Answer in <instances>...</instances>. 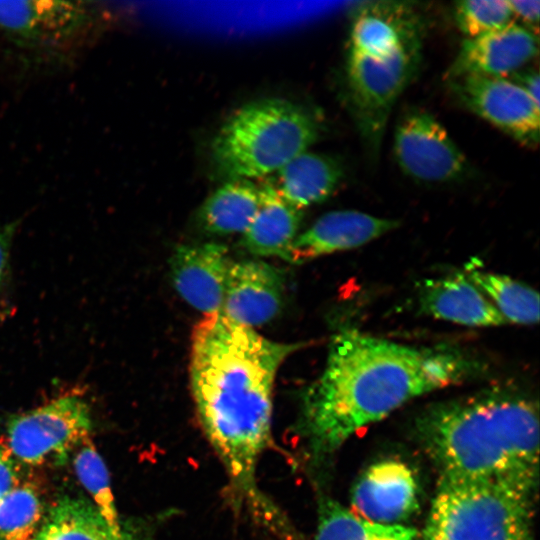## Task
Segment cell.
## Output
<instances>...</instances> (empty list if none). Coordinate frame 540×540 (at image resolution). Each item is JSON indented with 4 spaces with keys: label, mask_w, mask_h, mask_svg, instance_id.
<instances>
[{
    "label": "cell",
    "mask_w": 540,
    "mask_h": 540,
    "mask_svg": "<svg viewBox=\"0 0 540 540\" xmlns=\"http://www.w3.org/2000/svg\"><path fill=\"white\" fill-rule=\"evenodd\" d=\"M301 346L267 339L222 314L204 316L191 337L190 386L199 422L235 489L265 521L276 512L256 485V467L271 439L277 371Z\"/></svg>",
    "instance_id": "6da1fadb"
},
{
    "label": "cell",
    "mask_w": 540,
    "mask_h": 540,
    "mask_svg": "<svg viewBox=\"0 0 540 540\" xmlns=\"http://www.w3.org/2000/svg\"><path fill=\"white\" fill-rule=\"evenodd\" d=\"M477 370L475 361L452 349L342 330L330 343L323 372L303 393L299 433L309 455L323 460L358 430Z\"/></svg>",
    "instance_id": "7a4b0ae2"
},
{
    "label": "cell",
    "mask_w": 540,
    "mask_h": 540,
    "mask_svg": "<svg viewBox=\"0 0 540 540\" xmlns=\"http://www.w3.org/2000/svg\"><path fill=\"white\" fill-rule=\"evenodd\" d=\"M416 426L440 476L538 479V403L523 392L497 387L437 403Z\"/></svg>",
    "instance_id": "3957f363"
},
{
    "label": "cell",
    "mask_w": 540,
    "mask_h": 540,
    "mask_svg": "<svg viewBox=\"0 0 540 540\" xmlns=\"http://www.w3.org/2000/svg\"><path fill=\"white\" fill-rule=\"evenodd\" d=\"M537 480L440 476L421 540H533Z\"/></svg>",
    "instance_id": "277c9868"
},
{
    "label": "cell",
    "mask_w": 540,
    "mask_h": 540,
    "mask_svg": "<svg viewBox=\"0 0 540 540\" xmlns=\"http://www.w3.org/2000/svg\"><path fill=\"white\" fill-rule=\"evenodd\" d=\"M319 119L283 99L246 104L223 123L211 145L214 172L226 181L277 172L321 134Z\"/></svg>",
    "instance_id": "5b68a950"
},
{
    "label": "cell",
    "mask_w": 540,
    "mask_h": 540,
    "mask_svg": "<svg viewBox=\"0 0 540 540\" xmlns=\"http://www.w3.org/2000/svg\"><path fill=\"white\" fill-rule=\"evenodd\" d=\"M424 31L407 38L390 56L348 53L346 98L356 129L370 155L377 156L397 99L420 69Z\"/></svg>",
    "instance_id": "8992f818"
},
{
    "label": "cell",
    "mask_w": 540,
    "mask_h": 540,
    "mask_svg": "<svg viewBox=\"0 0 540 540\" xmlns=\"http://www.w3.org/2000/svg\"><path fill=\"white\" fill-rule=\"evenodd\" d=\"M87 403L76 394L58 397L11 419L5 443L14 459L39 465L62 461L89 438Z\"/></svg>",
    "instance_id": "52a82bcc"
},
{
    "label": "cell",
    "mask_w": 540,
    "mask_h": 540,
    "mask_svg": "<svg viewBox=\"0 0 540 540\" xmlns=\"http://www.w3.org/2000/svg\"><path fill=\"white\" fill-rule=\"evenodd\" d=\"M400 170L425 184L458 182L468 176L465 155L434 116L411 110L399 120L393 143Z\"/></svg>",
    "instance_id": "ba28073f"
},
{
    "label": "cell",
    "mask_w": 540,
    "mask_h": 540,
    "mask_svg": "<svg viewBox=\"0 0 540 540\" xmlns=\"http://www.w3.org/2000/svg\"><path fill=\"white\" fill-rule=\"evenodd\" d=\"M94 11L84 2L0 1V30L30 50L66 48L92 27Z\"/></svg>",
    "instance_id": "9c48e42d"
},
{
    "label": "cell",
    "mask_w": 540,
    "mask_h": 540,
    "mask_svg": "<svg viewBox=\"0 0 540 540\" xmlns=\"http://www.w3.org/2000/svg\"><path fill=\"white\" fill-rule=\"evenodd\" d=\"M447 81L453 95L471 112L526 146L538 145L539 104L512 80L464 75Z\"/></svg>",
    "instance_id": "30bf717a"
},
{
    "label": "cell",
    "mask_w": 540,
    "mask_h": 540,
    "mask_svg": "<svg viewBox=\"0 0 540 540\" xmlns=\"http://www.w3.org/2000/svg\"><path fill=\"white\" fill-rule=\"evenodd\" d=\"M353 512L374 523L402 524L418 508V483L404 462L386 459L370 465L351 492Z\"/></svg>",
    "instance_id": "8fae6325"
},
{
    "label": "cell",
    "mask_w": 540,
    "mask_h": 540,
    "mask_svg": "<svg viewBox=\"0 0 540 540\" xmlns=\"http://www.w3.org/2000/svg\"><path fill=\"white\" fill-rule=\"evenodd\" d=\"M537 53L536 34L512 22L491 33L465 39L445 78L464 75L505 78L522 70Z\"/></svg>",
    "instance_id": "7c38bea8"
},
{
    "label": "cell",
    "mask_w": 540,
    "mask_h": 540,
    "mask_svg": "<svg viewBox=\"0 0 540 540\" xmlns=\"http://www.w3.org/2000/svg\"><path fill=\"white\" fill-rule=\"evenodd\" d=\"M231 264L222 244L180 245L170 262L174 287L204 316L221 314Z\"/></svg>",
    "instance_id": "4fadbf2b"
},
{
    "label": "cell",
    "mask_w": 540,
    "mask_h": 540,
    "mask_svg": "<svg viewBox=\"0 0 540 540\" xmlns=\"http://www.w3.org/2000/svg\"><path fill=\"white\" fill-rule=\"evenodd\" d=\"M283 291L284 279L276 267L258 260L232 262L221 314L254 329L276 316Z\"/></svg>",
    "instance_id": "5bb4252c"
},
{
    "label": "cell",
    "mask_w": 540,
    "mask_h": 540,
    "mask_svg": "<svg viewBox=\"0 0 540 540\" xmlns=\"http://www.w3.org/2000/svg\"><path fill=\"white\" fill-rule=\"evenodd\" d=\"M395 219L376 217L356 210L331 211L297 235L286 261L303 263L338 251L360 247L396 229Z\"/></svg>",
    "instance_id": "9a60e30c"
},
{
    "label": "cell",
    "mask_w": 540,
    "mask_h": 540,
    "mask_svg": "<svg viewBox=\"0 0 540 540\" xmlns=\"http://www.w3.org/2000/svg\"><path fill=\"white\" fill-rule=\"evenodd\" d=\"M420 31H424L423 20L406 3H363L354 9L352 15L348 53L387 57L407 38Z\"/></svg>",
    "instance_id": "2e32d148"
},
{
    "label": "cell",
    "mask_w": 540,
    "mask_h": 540,
    "mask_svg": "<svg viewBox=\"0 0 540 540\" xmlns=\"http://www.w3.org/2000/svg\"><path fill=\"white\" fill-rule=\"evenodd\" d=\"M420 310L436 319L469 327L508 324L465 274L426 280L419 293Z\"/></svg>",
    "instance_id": "e0dca14e"
},
{
    "label": "cell",
    "mask_w": 540,
    "mask_h": 540,
    "mask_svg": "<svg viewBox=\"0 0 540 540\" xmlns=\"http://www.w3.org/2000/svg\"><path fill=\"white\" fill-rule=\"evenodd\" d=\"M259 188L260 205L241 243L251 254L286 260L298 235L302 212L285 200L274 184L266 182Z\"/></svg>",
    "instance_id": "ac0fdd59"
},
{
    "label": "cell",
    "mask_w": 540,
    "mask_h": 540,
    "mask_svg": "<svg viewBox=\"0 0 540 540\" xmlns=\"http://www.w3.org/2000/svg\"><path fill=\"white\" fill-rule=\"evenodd\" d=\"M344 178L339 161L330 156L305 151L277 171L276 188L299 210L323 202Z\"/></svg>",
    "instance_id": "d6986e66"
},
{
    "label": "cell",
    "mask_w": 540,
    "mask_h": 540,
    "mask_svg": "<svg viewBox=\"0 0 540 540\" xmlns=\"http://www.w3.org/2000/svg\"><path fill=\"white\" fill-rule=\"evenodd\" d=\"M260 200V188L251 180L226 181L201 206L200 223L211 234H243L254 218Z\"/></svg>",
    "instance_id": "ffe728a7"
},
{
    "label": "cell",
    "mask_w": 540,
    "mask_h": 540,
    "mask_svg": "<svg viewBox=\"0 0 540 540\" xmlns=\"http://www.w3.org/2000/svg\"><path fill=\"white\" fill-rule=\"evenodd\" d=\"M33 540H127V538H118L90 501L65 496L49 510Z\"/></svg>",
    "instance_id": "44dd1931"
},
{
    "label": "cell",
    "mask_w": 540,
    "mask_h": 540,
    "mask_svg": "<svg viewBox=\"0 0 540 540\" xmlns=\"http://www.w3.org/2000/svg\"><path fill=\"white\" fill-rule=\"evenodd\" d=\"M413 528L403 524L370 522L331 499L318 506L315 540H416Z\"/></svg>",
    "instance_id": "7402d4cb"
},
{
    "label": "cell",
    "mask_w": 540,
    "mask_h": 540,
    "mask_svg": "<svg viewBox=\"0 0 540 540\" xmlns=\"http://www.w3.org/2000/svg\"><path fill=\"white\" fill-rule=\"evenodd\" d=\"M467 278L488 298L507 323L533 325L539 320V295L509 276L468 269Z\"/></svg>",
    "instance_id": "603a6c76"
},
{
    "label": "cell",
    "mask_w": 540,
    "mask_h": 540,
    "mask_svg": "<svg viewBox=\"0 0 540 540\" xmlns=\"http://www.w3.org/2000/svg\"><path fill=\"white\" fill-rule=\"evenodd\" d=\"M74 468L79 481L92 496L96 508L112 532L118 538H127L114 504L108 471L90 438L81 444L74 458Z\"/></svg>",
    "instance_id": "cb8c5ba5"
},
{
    "label": "cell",
    "mask_w": 540,
    "mask_h": 540,
    "mask_svg": "<svg viewBox=\"0 0 540 540\" xmlns=\"http://www.w3.org/2000/svg\"><path fill=\"white\" fill-rule=\"evenodd\" d=\"M42 517L35 489L28 484L16 486L0 500V540H33Z\"/></svg>",
    "instance_id": "d4e9b609"
},
{
    "label": "cell",
    "mask_w": 540,
    "mask_h": 540,
    "mask_svg": "<svg viewBox=\"0 0 540 540\" xmlns=\"http://www.w3.org/2000/svg\"><path fill=\"white\" fill-rule=\"evenodd\" d=\"M454 18L466 39L476 38L512 23L506 0H466L455 3Z\"/></svg>",
    "instance_id": "484cf974"
},
{
    "label": "cell",
    "mask_w": 540,
    "mask_h": 540,
    "mask_svg": "<svg viewBox=\"0 0 540 540\" xmlns=\"http://www.w3.org/2000/svg\"><path fill=\"white\" fill-rule=\"evenodd\" d=\"M18 486L15 459L6 444L0 442V500Z\"/></svg>",
    "instance_id": "4316f807"
},
{
    "label": "cell",
    "mask_w": 540,
    "mask_h": 540,
    "mask_svg": "<svg viewBox=\"0 0 540 540\" xmlns=\"http://www.w3.org/2000/svg\"><path fill=\"white\" fill-rule=\"evenodd\" d=\"M512 17H516L524 23L527 29L538 27L540 1L538 0H508ZM532 31V30H531Z\"/></svg>",
    "instance_id": "83f0119b"
},
{
    "label": "cell",
    "mask_w": 540,
    "mask_h": 540,
    "mask_svg": "<svg viewBox=\"0 0 540 540\" xmlns=\"http://www.w3.org/2000/svg\"><path fill=\"white\" fill-rule=\"evenodd\" d=\"M512 81L519 85L537 104L539 99V73L537 70H520L512 74Z\"/></svg>",
    "instance_id": "f1b7e54d"
},
{
    "label": "cell",
    "mask_w": 540,
    "mask_h": 540,
    "mask_svg": "<svg viewBox=\"0 0 540 540\" xmlns=\"http://www.w3.org/2000/svg\"><path fill=\"white\" fill-rule=\"evenodd\" d=\"M15 224L9 225L0 231V291L4 286L8 274L9 246Z\"/></svg>",
    "instance_id": "f546056e"
}]
</instances>
